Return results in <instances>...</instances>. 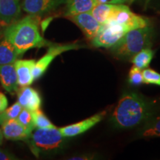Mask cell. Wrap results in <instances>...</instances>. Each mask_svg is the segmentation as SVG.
Listing matches in <instances>:
<instances>
[{"instance_id":"12","label":"cell","mask_w":160,"mask_h":160,"mask_svg":"<svg viewBox=\"0 0 160 160\" xmlns=\"http://www.w3.org/2000/svg\"><path fill=\"white\" fill-rule=\"evenodd\" d=\"M1 126L4 137L8 140H27L32 133L31 131L24 127L17 119L7 120Z\"/></svg>"},{"instance_id":"13","label":"cell","mask_w":160,"mask_h":160,"mask_svg":"<svg viewBox=\"0 0 160 160\" xmlns=\"http://www.w3.org/2000/svg\"><path fill=\"white\" fill-rule=\"evenodd\" d=\"M21 0H0V22L8 26L21 14Z\"/></svg>"},{"instance_id":"21","label":"cell","mask_w":160,"mask_h":160,"mask_svg":"<svg viewBox=\"0 0 160 160\" xmlns=\"http://www.w3.org/2000/svg\"><path fill=\"white\" fill-rule=\"evenodd\" d=\"M22 108H23L19 105L18 102L11 105L8 108H7L5 111L0 113V125L7 120L17 119Z\"/></svg>"},{"instance_id":"29","label":"cell","mask_w":160,"mask_h":160,"mask_svg":"<svg viewBox=\"0 0 160 160\" xmlns=\"http://www.w3.org/2000/svg\"><path fill=\"white\" fill-rule=\"evenodd\" d=\"M3 139H4V136H3L2 131V128H0V145H1L3 142Z\"/></svg>"},{"instance_id":"3","label":"cell","mask_w":160,"mask_h":160,"mask_svg":"<svg viewBox=\"0 0 160 160\" xmlns=\"http://www.w3.org/2000/svg\"><path fill=\"white\" fill-rule=\"evenodd\" d=\"M152 39L153 29L149 25L127 32L110 49L117 59L131 60L142 50L151 48Z\"/></svg>"},{"instance_id":"14","label":"cell","mask_w":160,"mask_h":160,"mask_svg":"<svg viewBox=\"0 0 160 160\" xmlns=\"http://www.w3.org/2000/svg\"><path fill=\"white\" fill-rule=\"evenodd\" d=\"M35 63L34 59H17L14 62L18 85L20 87L30 86L34 81L32 71Z\"/></svg>"},{"instance_id":"11","label":"cell","mask_w":160,"mask_h":160,"mask_svg":"<svg viewBox=\"0 0 160 160\" xmlns=\"http://www.w3.org/2000/svg\"><path fill=\"white\" fill-rule=\"evenodd\" d=\"M17 102L23 108L33 112L40 109L42 98L39 92L30 86L20 87L17 90Z\"/></svg>"},{"instance_id":"8","label":"cell","mask_w":160,"mask_h":160,"mask_svg":"<svg viewBox=\"0 0 160 160\" xmlns=\"http://www.w3.org/2000/svg\"><path fill=\"white\" fill-rule=\"evenodd\" d=\"M67 17L81 29L85 37L89 40L95 37L102 26V24L93 17L91 12L67 16Z\"/></svg>"},{"instance_id":"32","label":"cell","mask_w":160,"mask_h":160,"mask_svg":"<svg viewBox=\"0 0 160 160\" xmlns=\"http://www.w3.org/2000/svg\"><path fill=\"white\" fill-rule=\"evenodd\" d=\"M149 2H150V0H146V3H148Z\"/></svg>"},{"instance_id":"24","label":"cell","mask_w":160,"mask_h":160,"mask_svg":"<svg viewBox=\"0 0 160 160\" xmlns=\"http://www.w3.org/2000/svg\"><path fill=\"white\" fill-rule=\"evenodd\" d=\"M129 82L133 85H139L144 82L142 70H140L133 65L129 71L128 75Z\"/></svg>"},{"instance_id":"6","label":"cell","mask_w":160,"mask_h":160,"mask_svg":"<svg viewBox=\"0 0 160 160\" xmlns=\"http://www.w3.org/2000/svg\"><path fill=\"white\" fill-rule=\"evenodd\" d=\"M82 48H84V46L75 43L66 44V45L51 44L48 46L47 53L42 57L40 58L38 61H36L35 65L32 71L33 79L34 80L39 79L45 73L49 65L57 56L62 54L64 52L71 51V50H77Z\"/></svg>"},{"instance_id":"30","label":"cell","mask_w":160,"mask_h":160,"mask_svg":"<svg viewBox=\"0 0 160 160\" xmlns=\"http://www.w3.org/2000/svg\"><path fill=\"white\" fill-rule=\"evenodd\" d=\"M136 0H128V2L129 4H131V3H133V2H135Z\"/></svg>"},{"instance_id":"28","label":"cell","mask_w":160,"mask_h":160,"mask_svg":"<svg viewBox=\"0 0 160 160\" xmlns=\"http://www.w3.org/2000/svg\"><path fill=\"white\" fill-rule=\"evenodd\" d=\"M97 4H124L128 2V0H95Z\"/></svg>"},{"instance_id":"26","label":"cell","mask_w":160,"mask_h":160,"mask_svg":"<svg viewBox=\"0 0 160 160\" xmlns=\"http://www.w3.org/2000/svg\"><path fill=\"white\" fill-rule=\"evenodd\" d=\"M8 99L3 93L0 92V113L3 112L8 108Z\"/></svg>"},{"instance_id":"15","label":"cell","mask_w":160,"mask_h":160,"mask_svg":"<svg viewBox=\"0 0 160 160\" xmlns=\"http://www.w3.org/2000/svg\"><path fill=\"white\" fill-rule=\"evenodd\" d=\"M0 82L6 91L14 93L18 90L17 76L14 63L0 65Z\"/></svg>"},{"instance_id":"31","label":"cell","mask_w":160,"mask_h":160,"mask_svg":"<svg viewBox=\"0 0 160 160\" xmlns=\"http://www.w3.org/2000/svg\"><path fill=\"white\" fill-rule=\"evenodd\" d=\"M1 38H2V32L0 31V39H1Z\"/></svg>"},{"instance_id":"5","label":"cell","mask_w":160,"mask_h":160,"mask_svg":"<svg viewBox=\"0 0 160 160\" xmlns=\"http://www.w3.org/2000/svg\"><path fill=\"white\" fill-rule=\"evenodd\" d=\"M127 32L122 25L113 21L102 24L97 34L91 40L92 45L96 48H110L114 45Z\"/></svg>"},{"instance_id":"9","label":"cell","mask_w":160,"mask_h":160,"mask_svg":"<svg viewBox=\"0 0 160 160\" xmlns=\"http://www.w3.org/2000/svg\"><path fill=\"white\" fill-rule=\"evenodd\" d=\"M66 0H23L22 8L29 15L39 16L54 11Z\"/></svg>"},{"instance_id":"20","label":"cell","mask_w":160,"mask_h":160,"mask_svg":"<svg viewBox=\"0 0 160 160\" xmlns=\"http://www.w3.org/2000/svg\"><path fill=\"white\" fill-rule=\"evenodd\" d=\"M32 116H33V120L35 128H57L40 109L32 112Z\"/></svg>"},{"instance_id":"7","label":"cell","mask_w":160,"mask_h":160,"mask_svg":"<svg viewBox=\"0 0 160 160\" xmlns=\"http://www.w3.org/2000/svg\"><path fill=\"white\" fill-rule=\"evenodd\" d=\"M109 21L118 23L127 31L149 25V21L146 18L133 13L124 4H118Z\"/></svg>"},{"instance_id":"1","label":"cell","mask_w":160,"mask_h":160,"mask_svg":"<svg viewBox=\"0 0 160 160\" xmlns=\"http://www.w3.org/2000/svg\"><path fill=\"white\" fill-rule=\"evenodd\" d=\"M153 113L148 102L135 93H125L111 115V121L122 129L133 128L148 120Z\"/></svg>"},{"instance_id":"18","label":"cell","mask_w":160,"mask_h":160,"mask_svg":"<svg viewBox=\"0 0 160 160\" xmlns=\"http://www.w3.org/2000/svg\"><path fill=\"white\" fill-rule=\"evenodd\" d=\"M117 5L97 4L91 11V13L100 24L102 25V24L108 22L111 19Z\"/></svg>"},{"instance_id":"19","label":"cell","mask_w":160,"mask_h":160,"mask_svg":"<svg viewBox=\"0 0 160 160\" xmlns=\"http://www.w3.org/2000/svg\"><path fill=\"white\" fill-rule=\"evenodd\" d=\"M154 56V52L150 48H145L142 50L137 53L134 57L131 59L133 65L137 67L140 70L146 69L148 68L151 60Z\"/></svg>"},{"instance_id":"10","label":"cell","mask_w":160,"mask_h":160,"mask_svg":"<svg viewBox=\"0 0 160 160\" xmlns=\"http://www.w3.org/2000/svg\"><path fill=\"white\" fill-rule=\"evenodd\" d=\"M106 116V111L100 112L99 113L92 116V117L79 122L77 123L65 126L59 128V131L64 137H73L85 133L93 126L102 120Z\"/></svg>"},{"instance_id":"27","label":"cell","mask_w":160,"mask_h":160,"mask_svg":"<svg viewBox=\"0 0 160 160\" xmlns=\"http://www.w3.org/2000/svg\"><path fill=\"white\" fill-rule=\"evenodd\" d=\"M17 159L15 156H13L10 152L0 149V160H11Z\"/></svg>"},{"instance_id":"23","label":"cell","mask_w":160,"mask_h":160,"mask_svg":"<svg viewBox=\"0 0 160 160\" xmlns=\"http://www.w3.org/2000/svg\"><path fill=\"white\" fill-rule=\"evenodd\" d=\"M144 137H160V117L151 122L142 132Z\"/></svg>"},{"instance_id":"25","label":"cell","mask_w":160,"mask_h":160,"mask_svg":"<svg viewBox=\"0 0 160 160\" xmlns=\"http://www.w3.org/2000/svg\"><path fill=\"white\" fill-rule=\"evenodd\" d=\"M144 82L146 84H153L160 86V73L150 68L142 71Z\"/></svg>"},{"instance_id":"17","label":"cell","mask_w":160,"mask_h":160,"mask_svg":"<svg viewBox=\"0 0 160 160\" xmlns=\"http://www.w3.org/2000/svg\"><path fill=\"white\" fill-rule=\"evenodd\" d=\"M66 16L91 12L97 5L95 0H66Z\"/></svg>"},{"instance_id":"16","label":"cell","mask_w":160,"mask_h":160,"mask_svg":"<svg viewBox=\"0 0 160 160\" xmlns=\"http://www.w3.org/2000/svg\"><path fill=\"white\" fill-rule=\"evenodd\" d=\"M21 56L13 44L5 37L0 40V65L14 63Z\"/></svg>"},{"instance_id":"22","label":"cell","mask_w":160,"mask_h":160,"mask_svg":"<svg viewBox=\"0 0 160 160\" xmlns=\"http://www.w3.org/2000/svg\"><path fill=\"white\" fill-rule=\"evenodd\" d=\"M17 119L22 125L24 127L26 128L30 131L33 132L35 129V125L33 123V116H32V112L26 108H22L21 112L19 113Z\"/></svg>"},{"instance_id":"4","label":"cell","mask_w":160,"mask_h":160,"mask_svg":"<svg viewBox=\"0 0 160 160\" xmlns=\"http://www.w3.org/2000/svg\"><path fill=\"white\" fill-rule=\"evenodd\" d=\"M64 137L59 128H37L29 137L30 148L36 157L42 152L54 151L62 145Z\"/></svg>"},{"instance_id":"2","label":"cell","mask_w":160,"mask_h":160,"mask_svg":"<svg viewBox=\"0 0 160 160\" xmlns=\"http://www.w3.org/2000/svg\"><path fill=\"white\" fill-rule=\"evenodd\" d=\"M4 37L13 44L22 56L30 49L49 46L52 44L42 37L38 17L33 15H28L8 25L4 32Z\"/></svg>"}]
</instances>
